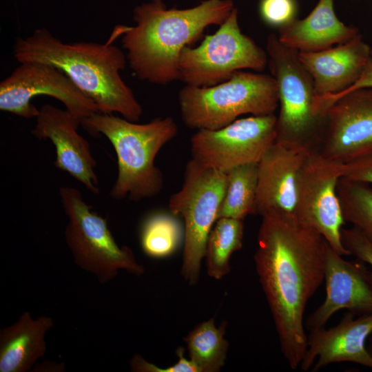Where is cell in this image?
I'll return each instance as SVG.
<instances>
[{"mask_svg": "<svg viewBox=\"0 0 372 372\" xmlns=\"http://www.w3.org/2000/svg\"><path fill=\"white\" fill-rule=\"evenodd\" d=\"M254 262L282 353L293 370L307 348L304 314L324 281L327 242L311 227L274 212L262 216Z\"/></svg>", "mask_w": 372, "mask_h": 372, "instance_id": "6da1fadb", "label": "cell"}, {"mask_svg": "<svg viewBox=\"0 0 372 372\" xmlns=\"http://www.w3.org/2000/svg\"><path fill=\"white\" fill-rule=\"evenodd\" d=\"M125 28L118 26L105 43H66L47 29H37L25 39H17L13 55L20 63H41L63 72L94 101L99 112L118 113L130 121L138 122L143 114L142 107L120 75L127 57L112 44Z\"/></svg>", "mask_w": 372, "mask_h": 372, "instance_id": "7a4b0ae2", "label": "cell"}, {"mask_svg": "<svg viewBox=\"0 0 372 372\" xmlns=\"http://www.w3.org/2000/svg\"><path fill=\"white\" fill-rule=\"evenodd\" d=\"M234 8L231 0H205L187 9L151 2L136 6L134 26H126L121 43L138 79L167 85L178 79L182 50L211 25H221Z\"/></svg>", "mask_w": 372, "mask_h": 372, "instance_id": "3957f363", "label": "cell"}, {"mask_svg": "<svg viewBox=\"0 0 372 372\" xmlns=\"http://www.w3.org/2000/svg\"><path fill=\"white\" fill-rule=\"evenodd\" d=\"M92 133L104 135L117 157L118 174L110 194L115 200L135 202L153 198L162 190L163 175L154 164L159 151L178 133L171 117L138 124L112 114L96 112L81 121Z\"/></svg>", "mask_w": 372, "mask_h": 372, "instance_id": "277c9868", "label": "cell"}, {"mask_svg": "<svg viewBox=\"0 0 372 372\" xmlns=\"http://www.w3.org/2000/svg\"><path fill=\"white\" fill-rule=\"evenodd\" d=\"M178 99L184 124L196 130H217L242 114H272L279 104L271 75L240 70L214 85H186Z\"/></svg>", "mask_w": 372, "mask_h": 372, "instance_id": "5b68a950", "label": "cell"}, {"mask_svg": "<svg viewBox=\"0 0 372 372\" xmlns=\"http://www.w3.org/2000/svg\"><path fill=\"white\" fill-rule=\"evenodd\" d=\"M266 49L270 72L278 85L276 141L315 150L325 113L318 106L312 77L300 61L298 52L282 43L277 35L267 36Z\"/></svg>", "mask_w": 372, "mask_h": 372, "instance_id": "8992f818", "label": "cell"}, {"mask_svg": "<svg viewBox=\"0 0 372 372\" xmlns=\"http://www.w3.org/2000/svg\"><path fill=\"white\" fill-rule=\"evenodd\" d=\"M59 196L68 218L65 238L76 265L94 274L101 284L114 279L120 269L136 276L144 273L132 250L116 243L107 219L92 210L81 191L61 187Z\"/></svg>", "mask_w": 372, "mask_h": 372, "instance_id": "52a82bcc", "label": "cell"}, {"mask_svg": "<svg viewBox=\"0 0 372 372\" xmlns=\"http://www.w3.org/2000/svg\"><path fill=\"white\" fill-rule=\"evenodd\" d=\"M226 183L224 172L192 158L185 165L180 189L169 200V211L184 223L181 274L189 285L198 280L208 236L218 218Z\"/></svg>", "mask_w": 372, "mask_h": 372, "instance_id": "ba28073f", "label": "cell"}, {"mask_svg": "<svg viewBox=\"0 0 372 372\" xmlns=\"http://www.w3.org/2000/svg\"><path fill=\"white\" fill-rule=\"evenodd\" d=\"M217 31L196 48L185 47L178 62V79L186 85L207 87L227 80L242 69L262 70L267 54L243 34L234 8Z\"/></svg>", "mask_w": 372, "mask_h": 372, "instance_id": "9c48e42d", "label": "cell"}, {"mask_svg": "<svg viewBox=\"0 0 372 372\" xmlns=\"http://www.w3.org/2000/svg\"><path fill=\"white\" fill-rule=\"evenodd\" d=\"M276 137L274 114L252 115L217 130H198L190 140L192 158L225 172L238 165L258 163Z\"/></svg>", "mask_w": 372, "mask_h": 372, "instance_id": "30bf717a", "label": "cell"}, {"mask_svg": "<svg viewBox=\"0 0 372 372\" xmlns=\"http://www.w3.org/2000/svg\"><path fill=\"white\" fill-rule=\"evenodd\" d=\"M46 95L61 101L81 121L99 112L96 104L63 72L36 62L21 63L0 83V110L17 116L37 117L38 110L32 99Z\"/></svg>", "mask_w": 372, "mask_h": 372, "instance_id": "8fae6325", "label": "cell"}, {"mask_svg": "<svg viewBox=\"0 0 372 372\" xmlns=\"http://www.w3.org/2000/svg\"><path fill=\"white\" fill-rule=\"evenodd\" d=\"M342 165L313 151L300 178L296 217L314 229L335 252L344 256L350 253L341 240L346 222L337 193Z\"/></svg>", "mask_w": 372, "mask_h": 372, "instance_id": "7c38bea8", "label": "cell"}, {"mask_svg": "<svg viewBox=\"0 0 372 372\" xmlns=\"http://www.w3.org/2000/svg\"><path fill=\"white\" fill-rule=\"evenodd\" d=\"M315 151L342 163L372 155V87L354 90L334 101L325 112Z\"/></svg>", "mask_w": 372, "mask_h": 372, "instance_id": "4fadbf2b", "label": "cell"}, {"mask_svg": "<svg viewBox=\"0 0 372 372\" xmlns=\"http://www.w3.org/2000/svg\"><path fill=\"white\" fill-rule=\"evenodd\" d=\"M313 150L276 140L258 163L255 214L274 212L296 219L298 184Z\"/></svg>", "mask_w": 372, "mask_h": 372, "instance_id": "5bb4252c", "label": "cell"}, {"mask_svg": "<svg viewBox=\"0 0 372 372\" xmlns=\"http://www.w3.org/2000/svg\"><path fill=\"white\" fill-rule=\"evenodd\" d=\"M347 261L327 242L324 281L326 297L310 314L305 326L310 331L323 327L337 311L347 309L355 315L372 313V274L364 262Z\"/></svg>", "mask_w": 372, "mask_h": 372, "instance_id": "9a60e30c", "label": "cell"}, {"mask_svg": "<svg viewBox=\"0 0 372 372\" xmlns=\"http://www.w3.org/2000/svg\"><path fill=\"white\" fill-rule=\"evenodd\" d=\"M81 121L67 110L46 104L39 109L31 133L39 139H49L56 150L54 165L81 183L90 192H99L94 172L96 162L88 142L77 132Z\"/></svg>", "mask_w": 372, "mask_h": 372, "instance_id": "2e32d148", "label": "cell"}, {"mask_svg": "<svg viewBox=\"0 0 372 372\" xmlns=\"http://www.w3.org/2000/svg\"><path fill=\"white\" fill-rule=\"evenodd\" d=\"M348 311L335 327L313 329L307 335V348L300 368L316 372L329 364L352 362L372 369L366 342L372 333V313Z\"/></svg>", "mask_w": 372, "mask_h": 372, "instance_id": "e0dca14e", "label": "cell"}, {"mask_svg": "<svg viewBox=\"0 0 372 372\" xmlns=\"http://www.w3.org/2000/svg\"><path fill=\"white\" fill-rule=\"evenodd\" d=\"M371 48L359 34L350 41L315 52H300L319 96H335L353 85L372 57Z\"/></svg>", "mask_w": 372, "mask_h": 372, "instance_id": "ac0fdd59", "label": "cell"}, {"mask_svg": "<svg viewBox=\"0 0 372 372\" xmlns=\"http://www.w3.org/2000/svg\"><path fill=\"white\" fill-rule=\"evenodd\" d=\"M359 34L336 16L333 0H319L303 19H296L278 29V37L285 45L300 52L322 51L344 43Z\"/></svg>", "mask_w": 372, "mask_h": 372, "instance_id": "d6986e66", "label": "cell"}, {"mask_svg": "<svg viewBox=\"0 0 372 372\" xmlns=\"http://www.w3.org/2000/svg\"><path fill=\"white\" fill-rule=\"evenodd\" d=\"M54 326L45 316L33 319L22 313L12 325L0 331V372H27L46 351L45 335Z\"/></svg>", "mask_w": 372, "mask_h": 372, "instance_id": "ffe728a7", "label": "cell"}, {"mask_svg": "<svg viewBox=\"0 0 372 372\" xmlns=\"http://www.w3.org/2000/svg\"><path fill=\"white\" fill-rule=\"evenodd\" d=\"M243 234V220L217 219L209 234L205 254L209 277L219 280L229 273V260L231 255L242 248Z\"/></svg>", "mask_w": 372, "mask_h": 372, "instance_id": "44dd1931", "label": "cell"}, {"mask_svg": "<svg viewBox=\"0 0 372 372\" xmlns=\"http://www.w3.org/2000/svg\"><path fill=\"white\" fill-rule=\"evenodd\" d=\"M225 328V322L217 327L211 318L198 324L185 338L189 359L199 372H218L224 366L229 349Z\"/></svg>", "mask_w": 372, "mask_h": 372, "instance_id": "7402d4cb", "label": "cell"}, {"mask_svg": "<svg viewBox=\"0 0 372 372\" xmlns=\"http://www.w3.org/2000/svg\"><path fill=\"white\" fill-rule=\"evenodd\" d=\"M226 189L219 209V218L243 220L255 214L258 187V163L238 165L225 172Z\"/></svg>", "mask_w": 372, "mask_h": 372, "instance_id": "603a6c76", "label": "cell"}, {"mask_svg": "<svg viewBox=\"0 0 372 372\" xmlns=\"http://www.w3.org/2000/svg\"><path fill=\"white\" fill-rule=\"evenodd\" d=\"M169 211H155L142 221L139 230L141 249L147 256L160 259L173 254L184 242V226Z\"/></svg>", "mask_w": 372, "mask_h": 372, "instance_id": "cb8c5ba5", "label": "cell"}, {"mask_svg": "<svg viewBox=\"0 0 372 372\" xmlns=\"http://www.w3.org/2000/svg\"><path fill=\"white\" fill-rule=\"evenodd\" d=\"M337 193L345 222L351 223L372 242V187L341 177Z\"/></svg>", "mask_w": 372, "mask_h": 372, "instance_id": "d4e9b609", "label": "cell"}, {"mask_svg": "<svg viewBox=\"0 0 372 372\" xmlns=\"http://www.w3.org/2000/svg\"><path fill=\"white\" fill-rule=\"evenodd\" d=\"M296 0H260L259 12L267 25L280 28L296 19Z\"/></svg>", "mask_w": 372, "mask_h": 372, "instance_id": "484cf974", "label": "cell"}, {"mask_svg": "<svg viewBox=\"0 0 372 372\" xmlns=\"http://www.w3.org/2000/svg\"><path fill=\"white\" fill-rule=\"evenodd\" d=\"M341 240L350 255H353L371 267L372 274V242L354 227L342 228Z\"/></svg>", "mask_w": 372, "mask_h": 372, "instance_id": "4316f807", "label": "cell"}, {"mask_svg": "<svg viewBox=\"0 0 372 372\" xmlns=\"http://www.w3.org/2000/svg\"><path fill=\"white\" fill-rule=\"evenodd\" d=\"M185 349L180 347L176 353L178 361L167 368H161L145 360L138 354L134 355L130 360V367L136 372H199L198 369L190 360L185 358Z\"/></svg>", "mask_w": 372, "mask_h": 372, "instance_id": "83f0119b", "label": "cell"}, {"mask_svg": "<svg viewBox=\"0 0 372 372\" xmlns=\"http://www.w3.org/2000/svg\"><path fill=\"white\" fill-rule=\"evenodd\" d=\"M342 177L372 184V155L343 163Z\"/></svg>", "mask_w": 372, "mask_h": 372, "instance_id": "f1b7e54d", "label": "cell"}, {"mask_svg": "<svg viewBox=\"0 0 372 372\" xmlns=\"http://www.w3.org/2000/svg\"><path fill=\"white\" fill-rule=\"evenodd\" d=\"M364 87H372V59L365 68L362 74L353 85L339 95L335 96H327V99L331 104L338 97L343 95L344 94L354 90Z\"/></svg>", "mask_w": 372, "mask_h": 372, "instance_id": "f546056e", "label": "cell"}, {"mask_svg": "<svg viewBox=\"0 0 372 372\" xmlns=\"http://www.w3.org/2000/svg\"><path fill=\"white\" fill-rule=\"evenodd\" d=\"M366 347L368 349V351L372 356V333L369 337L367 342H366Z\"/></svg>", "mask_w": 372, "mask_h": 372, "instance_id": "4dcf8cb0", "label": "cell"}, {"mask_svg": "<svg viewBox=\"0 0 372 372\" xmlns=\"http://www.w3.org/2000/svg\"><path fill=\"white\" fill-rule=\"evenodd\" d=\"M152 2L156 3H164L162 0H152Z\"/></svg>", "mask_w": 372, "mask_h": 372, "instance_id": "1f68e13d", "label": "cell"}, {"mask_svg": "<svg viewBox=\"0 0 372 372\" xmlns=\"http://www.w3.org/2000/svg\"><path fill=\"white\" fill-rule=\"evenodd\" d=\"M371 56H372V48H371Z\"/></svg>", "mask_w": 372, "mask_h": 372, "instance_id": "d6a6232c", "label": "cell"}]
</instances>
